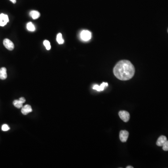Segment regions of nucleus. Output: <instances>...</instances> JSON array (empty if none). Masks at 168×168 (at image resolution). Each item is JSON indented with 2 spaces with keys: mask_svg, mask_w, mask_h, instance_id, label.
Listing matches in <instances>:
<instances>
[{
  "mask_svg": "<svg viewBox=\"0 0 168 168\" xmlns=\"http://www.w3.org/2000/svg\"><path fill=\"white\" fill-rule=\"evenodd\" d=\"M57 41L59 44H62L64 43V40L62 38V34L58 33L57 36Z\"/></svg>",
  "mask_w": 168,
  "mask_h": 168,
  "instance_id": "14",
  "label": "nucleus"
},
{
  "mask_svg": "<svg viewBox=\"0 0 168 168\" xmlns=\"http://www.w3.org/2000/svg\"><path fill=\"white\" fill-rule=\"evenodd\" d=\"M7 78V69L5 67H2L0 69V79L2 80H5Z\"/></svg>",
  "mask_w": 168,
  "mask_h": 168,
  "instance_id": "10",
  "label": "nucleus"
},
{
  "mask_svg": "<svg viewBox=\"0 0 168 168\" xmlns=\"http://www.w3.org/2000/svg\"></svg>",
  "mask_w": 168,
  "mask_h": 168,
  "instance_id": "21",
  "label": "nucleus"
},
{
  "mask_svg": "<svg viewBox=\"0 0 168 168\" xmlns=\"http://www.w3.org/2000/svg\"><path fill=\"white\" fill-rule=\"evenodd\" d=\"M10 1L13 3H16V0H10Z\"/></svg>",
  "mask_w": 168,
  "mask_h": 168,
  "instance_id": "19",
  "label": "nucleus"
},
{
  "mask_svg": "<svg viewBox=\"0 0 168 168\" xmlns=\"http://www.w3.org/2000/svg\"><path fill=\"white\" fill-rule=\"evenodd\" d=\"M167 141V139L165 136H161L158 138L157 142V145L159 147H162L165 142Z\"/></svg>",
  "mask_w": 168,
  "mask_h": 168,
  "instance_id": "8",
  "label": "nucleus"
},
{
  "mask_svg": "<svg viewBox=\"0 0 168 168\" xmlns=\"http://www.w3.org/2000/svg\"><path fill=\"white\" fill-rule=\"evenodd\" d=\"M119 116L123 122H128L130 119V115L128 112L126 111H121L119 112Z\"/></svg>",
  "mask_w": 168,
  "mask_h": 168,
  "instance_id": "3",
  "label": "nucleus"
},
{
  "mask_svg": "<svg viewBox=\"0 0 168 168\" xmlns=\"http://www.w3.org/2000/svg\"><path fill=\"white\" fill-rule=\"evenodd\" d=\"M27 28L28 30L31 32H34L36 29L35 26L33 24L32 22H29L27 24Z\"/></svg>",
  "mask_w": 168,
  "mask_h": 168,
  "instance_id": "13",
  "label": "nucleus"
},
{
  "mask_svg": "<svg viewBox=\"0 0 168 168\" xmlns=\"http://www.w3.org/2000/svg\"><path fill=\"white\" fill-rule=\"evenodd\" d=\"M19 100H20L22 103H25V101H26V100H25V99H24L23 97H21V98L19 99Z\"/></svg>",
  "mask_w": 168,
  "mask_h": 168,
  "instance_id": "18",
  "label": "nucleus"
},
{
  "mask_svg": "<svg viewBox=\"0 0 168 168\" xmlns=\"http://www.w3.org/2000/svg\"><path fill=\"white\" fill-rule=\"evenodd\" d=\"M30 16H32V18L33 19H37L38 18H39L40 16V14L39 12L38 11L32 10L31 11L30 13Z\"/></svg>",
  "mask_w": 168,
  "mask_h": 168,
  "instance_id": "11",
  "label": "nucleus"
},
{
  "mask_svg": "<svg viewBox=\"0 0 168 168\" xmlns=\"http://www.w3.org/2000/svg\"><path fill=\"white\" fill-rule=\"evenodd\" d=\"M80 37L82 40L84 41H88L90 40L92 37V34L89 31L84 30L80 33Z\"/></svg>",
  "mask_w": 168,
  "mask_h": 168,
  "instance_id": "2",
  "label": "nucleus"
},
{
  "mask_svg": "<svg viewBox=\"0 0 168 168\" xmlns=\"http://www.w3.org/2000/svg\"><path fill=\"white\" fill-rule=\"evenodd\" d=\"M32 111V106L29 105H25L24 106H22L21 112L22 114L24 115H27L29 112Z\"/></svg>",
  "mask_w": 168,
  "mask_h": 168,
  "instance_id": "7",
  "label": "nucleus"
},
{
  "mask_svg": "<svg viewBox=\"0 0 168 168\" xmlns=\"http://www.w3.org/2000/svg\"><path fill=\"white\" fill-rule=\"evenodd\" d=\"M44 44L45 46V48L47 50H50L51 48V46H50V43L49 41L48 40H44Z\"/></svg>",
  "mask_w": 168,
  "mask_h": 168,
  "instance_id": "15",
  "label": "nucleus"
},
{
  "mask_svg": "<svg viewBox=\"0 0 168 168\" xmlns=\"http://www.w3.org/2000/svg\"><path fill=\"white\" fill-rule=\"evenodd\" d=\"M108 85V83L103 82L102 84H101L100 86H98L97 85H95L93 86V88H93L94 89L97 91H102L104 90L105 87H107Z\"/></svg>",
  "mask_w": 168,
  "mask_h": 168,
  "instance_id": "9",
  "label": "nucleus"
},
{
  "mask_svg": "<svg viewBox=\"0 0 168 168\" xmlns=\"http://www.w3.org/2000/svg\"><path fill=\"white\" fill-rule=\"evenodd\" d=\"M9 22L8 16L5 14H0V26H4L5 25L7 24L8 22Z\"/></svg>",
  "mask_w": 168,
  "mask_h": 168,
  "instance_id": "4",
  "label": "nucleus"
},
{
  "mask_svg": "<svg viewBox=\"0 0 168 168\" xmlns=\"http://www.w3.org/2000/svg\"><path fill=\"white\" fill-rule=\"evenodd\" d=\"M22 104L23 103L21 102L20 100H15L13 101V105L15 107L17 108H22Z\"/></svg>",
  "mask_w": 168,
  "mask_h": 168,
  "instance_id": "12",
  "label": "nucleus"
},
{
  "mask_svg": "<svg viewBox=\"0 0 168 168\" xmlns=\"http://www.w3.org/2000/svg\"><path fill=\"white\" fill-rule=\"evenodd\" d=\"M129 136V133L126 130H122L120 132V139L121 142H125L127 141Z\"/></svg>",
  "mask_w": 168,
  "mask_h": 168,
  "instance_id": "5",
  "label": "nucleus"
},
{
  "mask_svg": "<svg viewBox=\"0 0 168 168\" xmlns=\"http://www.w3.org/2000/svg\"><path fill=\"white\" fill-rule=\"evenodd\" d=\"M127 168H133V167L131 166H128L127 167Z\"/></svg>",
  "mask_w": 168,
  "mask_h": 168,
  "instance_id": "20",
  "label": "nucleus"
},
{
  "mask_svg": "<svg viewBox=\"0 0 168 168\" xmlns=\"http://www.w3.org/2000/svg\"><path fill=\"white\" fill-rule=\"evenodd\" d=\"M10 128L9 127V126L7 124H3L2 126V129L3 131H7L10 130Z\"/></svg>",
  "mask_w": 168,
  "mask_h": 168,
  "instance_id": "16",
  "label": "nucleus"
},
{
  "mask_svg": "<svg viewBox=\"0 0 168 168\" xmlns=\"http://www.w3.org/2000/svg\"><path fill=\"white\" fill-rule=\"evenodd\" d=\"M162 147H163V150L166 151H168V140H167L165 142V143L164 144V145Z\"/></svg>",
  "mask_w": 168,
  "mask_h": 168,
  "instance_id": "17",
  "label": "nucleus"
},
{
  "mask_svg": "<svg viewBox=\"0 0 168 168\" xmlns=\"http://www.w3.org/2000/svg\"><path fill=\"white\" fill-rule=\"evenodd\" d=\"M3 44L6 48L9 50H12L14 49V44L13 43L11 40L8 38H6L3 40Z\"/></svg>",
  "mask_w": 168,
  "mask_h": 168,
  "instance_id": "6",
  "label": "nucleus"
},
{
  "mask_svg": "<svg viewBox=\"0 0 168 168\" xmlns=\"http://www.w3.org/2000/svg\"><path fill=\"white\" fill-rule=\"evenodd\" d=\"M135 73L134 66L128 60H121L118 62L113 68L115 76L121 80H128L132 78Z\"/></svg>",
  "mask_w": 168,
  "mask_h": 168,
  "instance_id": "1",
  "label": "nucleus"
}]
</instances>
